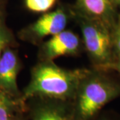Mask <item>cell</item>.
<instances>
[{
    "instance_id": "cell-1",
    "label": "cell",
    "mask_w": 120,
    "mask_h": 120,
    "mask_svg": "<svg viewBox=\"0 0 120 120\" xmlns=\"http://www.w3.org/2000/svg\"><path fill=\"white\" fill-rule=\"evenodd\" d=\"M90 71L87 69H67L53 61H41L31 71L22 100L26 103L33 98H46L73 101L80 82Z\"/></svg>"
},
{
    "instance_id": "cell-2",
    "label": "cell",
    "mask_w": 120,
    "mask_h": 120,
    "mask_svg": "<svg viewBox=\"0 0 120 120\" xmlns=\"http://www.w3.org/2000/svg\"><path fill=\"white\" fill-rule=\"evenodd\" d=\"M90 70L83 78L73 101L76 120H93L105 105L120 97V83L101 73Z\"/></svg>"
},
{
    "instance_id": "cell-3",
    "label": "cell",
    "mask_w": 120,
    "mask_h": 120,
    "mask_svg": "<svg viewBox=\"0 0 120 120\" xmlns=\"http://www.w3.org/2000/svg\"><path fill=\"white\" fill-rule=\"evenodd\" d=\"M75 17L80 26L86 52L95 69L108 71L116 58L113 46L115 29L99 21Z\"/></svg>"
},
{
    "instance_id": "cell-4",
    "label": "cell",
    "mask_w": 120,
    "mask_h": 120,
    "mask_svg": "<svg viewBox=\"0 0 120 120\" xmlns=\"http://www.w3.org/2000/svg\"><path fill=\"white\" fill-rule=\"evenodd\" d=\"M68 17L64 8L45 13L36 22L22 30L19 33V37L26 41L38 43L47 36L55 35L65 30Z\"/></svg>"
},
{
    "instance_id": "cell-5",
    "label": "cell",
    "mask_w": 120,
    "mask_h": 120,
    "mask_svg": "<svg viewBox=\"0 0 120 120\" xmlns=\"http://www.w3.org/2000/svg\"><path fill=\"white\" fill-rule=\"evenodd\" d=\"M27 101H30L28 107L26 105L29 110L27 120H76L72 101L46 98H33Z\"/></svg>"
},
{
    "instance_id": "cell-6",
    "label": "cell",
    "mask_w": 120,
    "mask_h": 120,
    "mask_svg": "<svg viewBox=\"0 0 120 120\" xmlns=\"http://www.w3.org/2000/svg\"><path fill=\"white\" fill-rule=\"evenodd\" d=\"M116 0H77L74 8L75 16L99 21L116 29Z\"/></svg>"
},
{
    "instance_id": "cell-7",
    "label": "cell",
    "mask_w": 120,
    "mask_h": 120,
    "mask_svg": "<svg viewBox=\"0 0 120 120\" xmlns=\"http://www.w3.org/2000/svg\"><path fill=\"white\" fill-rule=\"evenodd\" d=\"M81 46L79 37L71 31L64 30L52 36L41 45L39 56L41 61H53L57 57L77 54Z\"/></svg>"
},
{
    "instance_id": "cell-8",
    "label": "cell",
    "mask_w": 120,
    "mask_h": 120,
    "mask_svg": "<svg viewBox=\"0 0 120 120\" xmlns=\"http://www.w3.org/2000/svg\"><path fill=\"white\" fill-rule=\"evenodd\" d=\"M20 68V60L17 53L11 47L7 48L0 57V89L15 98L22 99V93L17 83Z\"/></svg>"
},
{
    "instance_id": "cell-9",
    "label": "cell",
    "mask_w": 120,
    "mask_h": 120,
    "mask_svg": "<svg viewBox=\"0 0 120 120\" xmlns=\"http://www.w3.org/2000/svg\"><path fill=\"white\" fill-rule=\"evenodd\" d=\"M26 111V103L0 89V120H10L16 113Z\"/></svg>"
},
{
    "instance_id": "cell-10",
    "label": "cell",
    "mask_w": 120,
    "mask_h": 120,
    "mask_svg": "<svg viewBox=\"0 0 120 120\" xmlns=\"http://www.w3.org/2000/svg\"><path fill=\"white\" fill-rule=\"evenodd\" d=\"M15 39L11 31L5 26L3 17L0 18V57L5 50L13 46Z\"/></svg>"
},
{
    "instance_id": "cell-11",
    "label": "cell",
    "mask_w": 120,
    "mask_h": 120,
    "mask_svg": "<svg viewBox=\"0 0 120 120\" xmlns=\"http://www.w3.org/2000/svg\"><path fill=\"white\" fill-rule=\"evenodd\" d=\"M56 1L57 0H26V6L31 11L43 13L52 8Z\"/></svg>"
},
{
    "instance_id": "cell-12",
    "label": "cell",
    "mask_w": 120,
    "mask_h": 120,
    "mask_svg": "<svg viewBox=\"0 0 120 120\" xmlns=\"http://www.w3.org/2000/svg\"><path fill=\"white\" fill-rule=\"evenodd\" d=\"M113 46L116 56H120V31L116 27L113 33Z\"/></svg>"
},
{
    "instance_id": "cell-13",
    "label": "cell",
    "mask_w": 120,
    "mask_h": 120,
    "mask_svg": "<svg viewBox=\"0 0 120 120\" xmlns=\"http://www.w3.org/2000/svg\"><path fill=\"white\" fill-rule=\"evenodd\" d=\"M109 70H115L120 73V56L116 57L115 61L109 67Z\"/></svg>"
},
{
    "instance_id": "cell-14",
    "label": "cell",
    "mask_w": 120,
    "mask_h": 120,
    "mask_svg": "<svg viewBox=\"0 0 120 120\" xmlns=\"http://www.w3.org/2000/svg\"><path fill=\"white\" fill-rule=\"evenodd\" d=\"M23 112H21L16 113L15 116H13L10 120H27V118H26L25 116H23Z\"/></svg>"
},
{
    "instance_id": "cell-15",
    "label": "cell",
    "mask_w": 120,
    "mask_h": 120,
    "mask_svg": "<svg viewBox=\"0 0 120 120\" xmlns=\"http://www.w3.org/2000/svg\"><path fill=\"white\" fill-rule=\"evenodd\" d=\"M113 120V118H112L111 117L108 116H102L101 117H99L98 118H97L96 120Z\"/></svg>"
},
{
    "instance_id": "cell-16",
    "label": "cell",
    "mask_w": 120,
    "mask_h": 120,
    "mask_svg": "<svg viewBox=\"0 0 120 120\" xmlns=\"http://www.w3.org/2000/svg\"><path fill=\"white\" fill-rule=\"evenodd\" d=\"M116 28L120 31V13L118 15V17L117 19V24H116Z\"/></svg>"
},
{
    "instance_id": "cell-17",
    "label": "cell",
    "mask_w": 120,
    "mask_h": 120,
    "mask_svg": "<svg viewBox=\"0 0 120 120\" xmlns=\"http://www.w3.org/2000/svg\"><path fill=\"white\" fill-rule=\"evenodd\" d=\"M2 17V11H1V6L0 4V18Z\"/></svg>"
},
{
    "instance_id": "cell-18",
    "label": "cell",
    "mask_w": 120,
    "mask_h": 120,
    "mask_svg": "<svg viewBox=\"0 0 120 120\" xmlns=\"http://www.w3.org/2000/svg\"><path fill=\"white\" fill-rule=\"evenodd\" d=\"M116 3H117V7L118 6L120 7V0H116Z\"/></svg>"
}]
</instances>
